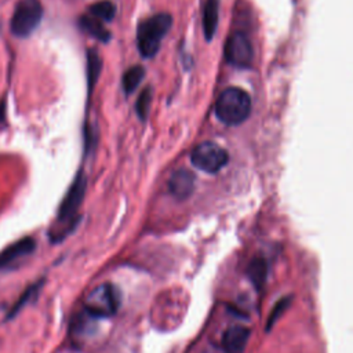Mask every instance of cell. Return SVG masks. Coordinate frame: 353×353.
I'll return each mask as SVG.
<instances>
[{
  "instance_id": "obj_7",
  "label": "cell",
  "mask_w": 353,
  "mask_h": 353,
  "mask_svg": "<svg viewBox=\"0 0 353 353\" xmlns=\"http://www.w3.org/2000/svg\"><path fill=\"white\" fill-rule=\"evenodd\" d=\"M225 57L229 63L239 68H247L254 57L248 36L243 32L233 33L225 44Z\"/></svg>"
},
{
  "instance_id": "obj_2",
  "label": "cell",
  "mask_w": 353,
  "mask_h": 353,
  "mask_svg": "<svg viewBox=\"0 0 353 353\" xmlns=\"http://www.w3.org/2000/svg\"><path fill=\"white\" fill-rule=\"evenodd\" d=\"M251 110V98L250 95L239 88V87H229L219 95L215 113L221 121L225 124H240L243 123Z\"/></svg>"
},
{
  "instance_id": "obj_11",
  "label": "cell",
  "mask_w": 353,
  "mask_h": 353,
  "mask_svg": "<svg viewBox=\"0 0 353 353\" xmlns=\"http://www.w3.org/2000/svg\"><path fill=\"white\" fill-rule=\"evenodd\" d=\"M219 0H205L203 6V32L207 40H211L215 34L218 25Z\"/></svg>"
},
{
  "instance_id": "obj_17",
  "label": "cell",
  "mask_w": 353,
  "mask_h": 353,
  "mask_svg": "<svg viewBox=\"0 0 353 353\" xmlns=\"http://www.w3.org/2000/svg\"><path fill=\"white\" fill-rule=\"evenodd\" d=\"M152 103V88L146 87L138 97L135 102V112L141 120H145L148 117L149 109Z\"/></svg>"
},
{
  "instance_id": "obj_4",
  "label": "cell",
  "mask_w": 353,
  "mask_h": 353,
  "mask_svg": "<svg viewBox=\"0 0 353 353\" xmlns=\"http://www.w3.org/2000/svg\"><path fill=\"white\" fill-rule=\"evenodd\" d=\"M43 18V6L40 0H19L14 8L10 29L17 37H28L36 30Z\"/></svg>"
},
{
  "instance_id": "obj_8",
  "label": "cell",
  "mask_w": 353,
  "mask_h": 353,
  "mask_svg": "<svg viewBox=\"0 0 353 353\" xmlns=\"http://www.w3.org/2000/svg\"><path fill=\"white\" fill-rule=\"evenodd\" d=\"M250 338V330L243 325H232L222 335V349L225 353H244Z\"/></svg>"
},
{
  "instance_id": "obj_1",
  "label": "cell",
  "mask_w": 353,
  "mask_h": 353,
  "mask_svg": "<svg viewBox=\"0 0 353 353\" xmlns=\"http://www.w3.org/2000/svg\"><path fill=\"white\" fill-rule=\"evenodd\" d=\"M172 18L170 14H156L138 25L137 46L142 57L152 58L157 54L161 39L170 30Z\"/></svg>"
},
{
  "instance_id": "obj_18",
  "label": "cell",
  "mask_w": 353,
  "mask_h": 353,
  "mask_svg": "<svg viewBox=\"0 0 353 353\" xmlns=\"http://www.w3.org/2000/svg\"><path fill=\"white\" fill-rule=\"evenodd\" d=\"M288 299H281L276 306H274V309H273V312H272V314L269 316V325H272L276 320H277V317L283 313V310L288 306Z\"/></svg>"
},
{
  "instance_id": "obj_13",
  "label": "cell",
  "mask_w": 353,
  "mask_h": 353,
  "mask_svg": "<svg viewBox=\"0 0 353 353\" xmlns=\"http://www.w3.org/2000/svg\"><path fill=\"white\" fill-rule=\"evenodd\" d=\"M102 68V61L95 48H90L87 51V84H88V95L92 94L94 85L99 77Z\"/></svg>"
},
{
  "instance_id": "obj_15",
  "label": "cell",
  "mask_w": 353,
  "mask_h": 353,
  "mask_svg": "<svg viewBox=\"0 0 353 353\" xmlns=\"http://www.w3.org/2000/svg\"><path fill=\"white\" fill-rule=\"evenodd\" d=\"M88 14L102 22H109L116 15V6L110 0H101L90 6Z\"/></svg>"
},
{
  "instance_id": "obj_16",
  "label": "cell",
  "mask_w": 353,
  "mask_h": 353,
  "mask_svg": "<svg viewBox=\"0 0 353 353\" xmlns=\"http://www.w3.org/2000/svg\"><path fill=\"white\" fill-rule=\"evenodd\" d=\"M248 274L256 288H261L268 277V263L262 258H255L248 266Z\"/></svg>"
},
{
  "instance_id": "obj_3",
  "label": "cell",
  "mask_w": 353,
  "mask_h": 353,
  "mask_svg": "<svg viewBox=\"0 0 353 353\" xmlns=\"http://www.w3.org/2000/svg\"><path fill=\"white\" fill-rule=\"evenodd\" d=\"M87 189V176L84 171L80 168L70 183L63 200L61 201V205L58 208L57 214V223L61 226H65L63 229V236L66 232V228L69 225H74L77 221V214L81 207L84 194Z\"/></svg>"
},
{
  "instance_id": "obj_9",
  "label": "cell",
  "mask_w": 353,
  "mask_h": 353,
  "mask_svg": "<svg viewBox=\"0 0 353 353\" xmlns=\"http://www.w3.org/2000/svg\"><path fill=\"white\" fill-rule=\"evenodd\" d=\"M36 248V241L32 237H23L8 245L0 252V269L10 266L15 261L32 254Z\"/></svg>"
},
{
  "instance_id": "obj_5",
  "label": "cell",
  "mask_w": 353,
  "mask_h": 353,
  "mask_svg": "<svg viewBox=\"0 0 353 353\" xmlns=\"http://www.w3.org/2000/svg\"><path fill=\"white\" fill-rule=\"evenodd\" d=\"M119 292L112 284H101L91 290L84 301V309L92 317H110L119 307Z\"/></svg>"
},
{
  "instance_id": "obj_12",
  "label": "cell",
  "mask_w": 353,
  "mask_h": 353,
  "mask_svg": "<svg viewBox=\"0 0 353 353\" xmlns=\"http://www.w3.org/2000/svg\"><path fill=\"white\" fill-rule=\"evenodd\" d=\"M79 25L84 32H87L90 36L95 37L97 40H99L102 43H108L110 40V32L105 28L103 22L91 17L90 14L83 15L79 19Z\"/></svg>"
},
{
  "instance_id": "obj_10",
  "label": "cell",
  "mask_w": 353,
  "mask_h": 353,
  "mask_svg": "<svg viewBox=\"0 0 353 353\" xmlns=\"http://www.w3.org/2000/svg\"><path fill=\"white\" fill-rule=\"evenodd\" d=\"M193 189H194V176L188 170H176L168 181V190L178 200H183L189 197Z\"/></svg>"
},
{
  "instance_id": "obj_6",
  "label": "cell",
  "mask_w": 353,
  "mask_h": 353,
  "mask_svg": "<svg viewBox=\"0 0 353 353\" xmlns=\"http://www.w3.org/2000/svg\"><path fill=\"white\" fill-rule=\"evenodd\" d=\"M228 152L215 142H203L197 145L190 156L192 164L205 172H218L222 167L228 164Z\"/></svg>"
},
{
  "instance_id": "obj_14",
  "label": "cell",
  "mask_w": 353,
  "mask_h": 353,
  "mask_svg": "<svg viewBox=\"0 0 353 353\" xmlns=\"http://www.w3.org/2000/svg\"><path fill=\"white\" fill-rule=\"evenodd\" d=\"M145 76V69L141 65H134L131 68H128L121 79V84H123V90L127 95H130L131 92H134L137 90V87L139 85V83L142 81Z\"/></svg>"
}]
</instances>
